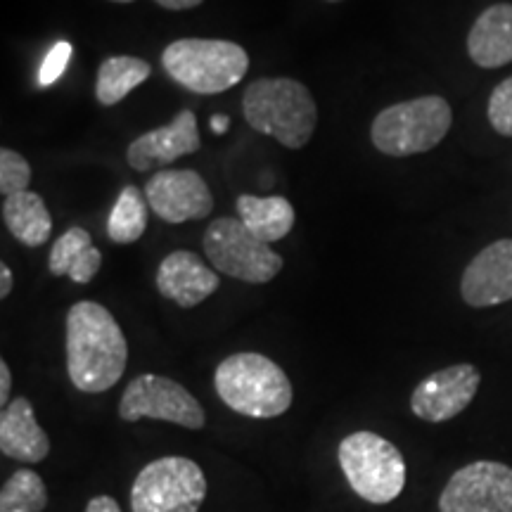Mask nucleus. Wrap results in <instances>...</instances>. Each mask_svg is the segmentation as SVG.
<instances>
[{
	"instance_id": "obj_1",
	"label": "nucleus",
	"mask_w": 512,
	"mask_h": 512,
	"mask_svg": "<svg viewBox=\"0 0 512 512\" xmlns=\"http://www.w3.org/2000/svg\"><path fill=\"white\" fill-rule=\"evenodd\" d=\"M128 344L117 318L98 302H79L67 313V373L79 392L100 394L121 380Z\"/></svg>"
},
{
	"instance_id": "obj_2",
	"label": "nucleus",
	"mask_w": 512,
	"mask_h": 512,
	"mask_svg": "<svg viewBox=\"0 0 512 512\" xmlns=\"http://www.w3.org/2000/svg\"><path fill=\"white\" fill-rule=\"evenodd\" d=\"M242 112L254 131L290 150H302L309 143L318 121V107L309 88L287 76H266L249 83L242 95Z\"/></svg>"
},
{
	"instance_id": "obj_3",
	"label": "nucleus",
	"mask_w": 512,
	"mask_h": 512,
	"mask_svg": "<svg viewBox=\"0 0 512 512\" xmlns=\"http://www.w3.org/2000/svg\"><path fill=\"white\" fill-rule=\"evenodd\" d=\"M214 387L230 411L247 418H278L292 406L290 377L278 363L254 351L223 358L216 368Z\"/></svg>"
},
{
	"instance_id": "obj_4",
	"label": "nucleus",
	"mask_w": 512,
	"mask_h": 512,
	"mask_svg": "<svg viewBox=\"0 0 512 512\" xmlns=\"http://www.w3.org/2000/svg\"><path fill=\"white\" fill-rule=\"evenodd\" d=\"M162 67L178 86L200 95H216L245 79L249 55L233 41L181 38L164 48Z\"/></svg>"
},
{
	"instance_id": "obj_5",
	"label": "nucleus",
	"mask_w": 512,
	"mask_h": 512,
	"mask_svg": "<svg viewBox=\"0 0 512 512\" xmlns=\"http://www.w3.org/2000/svg\"><path fill=\"white\" fill-rule=\"evenodd\" d=\"M451 124V105L441 95H422L377 114L370 138L382 155L411 157L434 150L451 131Z\"/></svg>"
},
{
	"instance_id": "obj_6",
	"label": "nucleus",
	"mask_w": 512,
	"mask_h": 512,
	"mask_svg": "<svg viewBox=\"0 0 512 512\" xmlns=\"http://www.w3.org/2000/svg\"><path fill=\"white\" fill-rule=\"evenodd\" d=\"M337 460L356 496L373 505H387L406 486V460L392 441L375 432H354L342 439Z\"/></svg>"
},
{
	"instance_id": "obj_7",
	"label": "nucleus",
	"mask_w": 512,
	"mask_h": 512,
	"mask_svg": "<svg viewBox=\"0 0 512 512\" xmlns=\"http://www.w3.org/2000/svg\"><path fill=\"white\" fill-rule=\"evenodd\" d=\"M207 498L202 467L190 458L166 456L147 463L131 489L133 512H197Z\"/></svg>"
},
{
	"instance_id": "obj_8",
	"label": "nucleus",
	"mask_w": 512,
	"mask_h": 512,
	"mask_svg": "<svg viewBox=\"0 0 512 512\" xmlns=\"http://www.w3.org/2000/svg\"><path fill=\"white\" fill-rule=\"evenodd\" d=\"M204 254L211 266L242 283L264 285L283 271V256L275 254L238 219H216L204 230Z\"/></svg>"
},
{
	"instance_id": "obj_9",
	"label": "nucleus",
	"mask_w": 512,
	"mask_h": 512,
	"mask_svg": "<svg viewBox=\"0 0 512 512\" xmlns=\"http://www.w3.org/2000/svg\"><path fill=\"white\" fill-rule=\"evenodd\" d=\"M119 415L126 422L143 418L174 422L185 430H202L207 422L200 401L183 384L152 373L138 375L128 382L119 401Z\"/></svg>"
},
{
	"instance_id": "obj_10",
	"label": "nucleus",
	"mask_w": 512,
	"mask_h": 512,
	"mask_svg": "<svg viewBox=\"0 0 512 512\" xmlns=\"http://www.w3.org/2000/svg\"><path fill=\"white\" fill-rule=\"evenodd\" d=\"M439 512H512V467L496 460L460 467L441 491Z\"/></svg>"
},
{
	"instance_id": "obj_11",
	"label": "nucleus",
	"mask_w": 512,
	"mask_h": 512,
	"mask_svg": "<svg viewBox=\"0 0 512 512\" xmlns=\"http://www.w3.org/2000/svg\"><path fill=\"white\" fill-rule=\"evenodd\" d=\"M150 209L166 223L207 219L214 209L209 185L192 169H159L145 183Z\"/></svg>"
},
{
	"instance_id": "obj_12",
	"label": "nucleus",
	"mask_w": 512,
	"mask_h": 512,
	"mask_svg": "<svg viewBox=\"0 0 512 512\" xmlns=\"http://www.w3.org/2000/svg\"><path fill=\"white\" fill-rule=\"evenodd\" d=\"M482 375L470 363L448 366L427 375L411 394V411L425 422L453 420L477 396Z\"/></svg>"
},
{
	"instance_id": "obj_13",
	"label": "nucleus",
	"mask_w": 512,
	"mask_h": 512,
	"mask_svg": "<svg viewBox=\"0 0 512 512\" xmlns=\"http://www.w3.org/2000/svg\"><path fill=\"white\" fill-rule=\"evenodd\" d=\"M202 147L200 128H197V117L192 110L178 112L171 124L159 126L155 131H147L143 136L133 140L126 150V162L131 169L145 171L176 162L185 155H192Z\"/></svg>"
},
{
	"instance_id": "obj_14",
	"label": "nucleus",
	"mask_w": 512,
	"mask_h": 512,
	"mask_svg": "<svg viewBox=\"0 0 512 512\" xmlns=\"http://www.w3.org/2000/svg\"><path fill=\"white\" fill-rule=\"evenodd\" d=\"M460 294L467 306L486 309L512 299V240H496L484 247L465 268Z\"/></svg>"
},
{
	"instance_id": "obj_15",
	"label": "nucleus",
	"mask_w": 512,
	"mask_h": 512,
	"mask_svg": "<svg viewBox=\"0 0 512 512\" xmlns=\"http://www.w3.org/2000/svg\"><path fill=\"white\" fill-rule=\"evenodd\" d=\"M219 275L204 264L197 254L171 252L157 268V290L164 299L181 306V309H192L202 304L211 294L219 290Z\"/></svg>"
},
{
	"instance_id": "obj_16",
	"label": "nucleus",
	"mask_w": 512,
	"mask_h": 512,
	"mask_svg": "<svg viewBox=\"0 0 512 512\" xmlns=\"http://www.w3.org/2000/svg\"><path fill=\"white\" fill-rule=\"evenodd\" d=\"M0 451L19 463H41L50 453V439L36 422L34 406L19 396L0 413Z\"/></svg>"
},
{
	"instance_id": "obj_17",
	"label": "nucleus",
	"mask_w": 512,
	"mask_h": 512,
	"mask_svg": "<svg viewBox=\"0 0 512 512\" xmlns=\"http://www.w3.org/2000/svg\"><path fill=\"white\" fill-rule=\"evenodd\" d=\"M467 55L482 69H498L512 62V5L486 8L467 34Z\"/></svg>"
},
{
	"instance_id": "obj_18",
	"label": "nucleus",
	"mask_w": 512,
	"mask_h": 512,
	"mask_svg": "<svg viewBox=\"0 0 512 512\" xmlns=\"http://www.w3.org/2000/svg\"><path fill=\"white\" fill-rule=\"evenodd\" d=\"M102 266V254L95 249L91 233L86 228H69L55 240L48 256V271L53 275H69L74 283L86 285L95 278Z\"/></svg>"
},
{
	"instance_id": "obj_19",
	"label": "nucleus",
	"mask_w": 512,
	"mask_h": 512,
	"mask_svg": "<svg viewBox=\"0 0 512 512\" xmlns=\"http://www.w3.org/2000/svg\"><path fill=\"white\" fill-rule=\"evenodd\" d=\"M3 221L10 233L27 247L46 245L53 233V219H50L46 202L31 190L5 197Z\"/></svg>"
},
{
	"instance_id": "obj_20",
	"label": "nucleus",
	"mask_w": 512,
	"mask_h": 512,
	"mask_svg": "<svg viewBox=\"0 0 512 512\" xmlns=\"http://www.w3.org/2000/svg\"><path fill=\"white\" fill-rule=\"evenodd\" d=\"M235 207H238L240 221L266 245L283 240L294 226V207L280 195H240Z\"/></svg>"
},
{
	"instance_id": "obj_21",
	"label": "nucleus",
	"mask_w": 512,
	"mask_h": 512,
	"mask_svg": "<svg viewBox=\"0 0 512 512\" xmlns=\"http://www.w3.org/2000/svg\"><path fill=\"white\" fill-rule=\"evenodd\" d=\"M152 67L140 57L114 55L107 57L98 69V83H95V95L102 107H114L126 98L133 88L150 79Z\"/></svg>"
},
{
	"instance_id": "obj_22",
	"label": "nucleus",
	"mask_w": 512,
	"mask_h": 512,
	"mask_svg": "<svg viewBox=\"0 0 512 512\" xmlns=\"http://www.w3.org/2000/svg\"><path fill=\"white\" fill-rule=\"evenodd\" d=\"M147 197L140 192L136 185H126L119 192L117 202L110 211V221H107V235L117 245H131L143 238L147 228Z\"/></svg>"
},
{
	"instance_id": "obj_23",
	"label": "nucleus",
	"mask_w": 512,
	"mask_h": 512,
	"mask_svg": "<svg viewBox=\"0 0 512 512\" xmlns=\"http://www.w3.org/2000/svg\"><path fill=\"white\" fill-rule=\"evenodd\" d=\"M48 508V491L38 472L17 470L0 491V512H43Z\"/></svg>"
},
{
	"instance_id": "obj_24",
	"label": "nucleus",
	"mask_w": 512,
	"mask_h": 512,
	"mask_svg": "<svg viewBox=\"0 0 512 512\" xmlns=\"http://www.w3.org/2000/svg\"><path fill=\"white\" fill-rule=\"evenodd\" d=\"M31 183V166L19 152L3 147L0 150V192L5 197L27 192Z\"/></svg>"
},
{
	"instance_id": "obj_25",
	"label": "nucleus",
	"mask_w": 512,
	"mask_h": 512,
	"mask_svg": "<svg viewBox=\"0 0 512 512\" xmlns=\"http://www.w3.org/2000/svg\"><path fill=\"white\" fill-rule=\"evenodd\" d=\"M486 114H489V121L496 133L512 138V76L494 88L489 105H486Z\"/></svg>"
},
{
	"instance_id": "obj_26",
	"label": "nucleus",
	"mask_w": 512,
	"mask_h": 512,
	"mask_svg": "<svg viewBox=\"0 0 512 512\" xmlns=\"http://www.w3.org/2000/svg\"><path fill=\"white\" fill-rule=\"evenodd\" d=\"M69 57H72V46H69L67 41L55 43L53 50H50L46 60L41 64V72H38V86L41 88L53 86V83L64 74V69H67Z\"/></svg>"
},
{
	"instance_id": "obj_27",
	"label": "nucleus",
	"mask_w": 512,
	"mask_h": 512,
	"mask_svg": "<svg viewBox=\"0 0 512 512\" xmlns=\"http://www.w3.org/2000/svg\"><path fill=\"white\" fill-rule=\"evenodd\" d=\"M86 512H121V508L112 496H95L86 505Z\"/></svg>"
},
{
	"instance_id": "obj_28",
	"label": "nucleus",
	"mask_w": 512,
	"mask_h": 512,
	"mask_svg": "<svg viewBox=\"0 0 512 512\" xmlns=\"http://www.w3.org/2000/svg\"><path fill=\"white\" fill-rule=\"evenodd\" d=\"M10 387H12L10 368L8 363L0 361V403H3V408L10 403Z\"/></svg>"
},
{
	"instance_id": "obj_29",
	"label": "nucleus",
	"mask_w": 512,
	"mask_h": 512,
	"mask_svg": "<svg viewBox=\"0 0 512 512\" xmlns=\"http://www.w3.org/2000/svg\"><path fill=\"white\" fill-rule=\"evenodd\" d=\"M155 3L159 5V8L164 10H192V8H200V5L204 3V0H155Z\"/></svg>"
},
{
	"instance_id": "obj_30",
	"label": "nucleus",
	"mask_w": 512,
	"mask_h": 512,
	"mask_svg": "<svg viewBox=\"0 0 512 512\" xmlns=\"http://www.w3.org/2000/svg\"><path fill=\"white\" fill-rule=\"evenodd\" d=\"M12 292V271L8 266H0V297H10Z\"/></svg>"
},
{
	"instance_id": "obj_31",
	"label": "nucleus",
	"mask_w": 512,
	"mask_h": 512,
	"mask_svg": "<svg viewBox=\"0 0 512 512\" xmlns=\"http://www.w3.org/2000/svg\"><path fill=\"white\" fill-rule=\"evenodd\" d=\"M228 124H230V119L226 117V114H214V117H211V131L214 133H226Z\"/></svg>"
},
{
	"instance_id": "obj_32",
	"label": "nucleus",
	"mask_w": 512,
	"mask_h": 512,
	"mask_svg": "<svg viewBox=\"0 0 512 512\" xmlns=\"http://www.w3.org/2000/svg\"><path fill=\"white\" fill-rule=\"evenodd\" d=\"M112 3H133V0H112Z\"/></svg>"
},
{
	"instance_id": "obj_33",
	"label": "nucleus",
	"mask_w": 512,
	"mask_h": 512,
	"mask_svg": "<svg viewBox=\"0 0 512 512\" xmlns=\"http://www.w3.org/2000/svg\"><path fill=\"white\" fill-rule=\"evenodd\" d=\"M325 3H342V0H325Z\"/></svg>"
}]
</instances>
